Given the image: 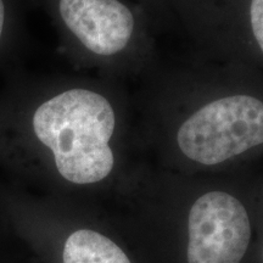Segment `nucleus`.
I'll return each mask as SVG.
<instances>
[{
	"label": "nucleus",
	"mask_w": 263,
	"mask_h": 263,
	"mask_svg": "<svg viewBox=\"0 0 263 263\" xmlns=\"http://www.w3.org/2000/svg\"><path fill=\"white\" fill-rule=\"evenodd\" d=\"M138 82L134 143L201 168L263 151L262 72L194 52L186 60L159 61Z\"/></svg>",
	"instance_id": "f257e3e1"
},
{
	"label": "nucleus",
	"mask_w": 263,
	"mask_h": 263,
	"mask_svg": "<svg viewBox=\"0 0 263 263\" xmlns=\"http://www.w3.org/2000/svg\"><path fill=\"white\" fill-rule=\"evenodd\" d=\"M32 124L62 178L80 185L103 182L116 167L117 147L134 141L132 95L68 88L39 105Z\"/></svg>",
	"instance_id": "f03ea898"
},
{
	"label": "nucleus",
	"mask_w": 263,
	"mask_h": 263,
	"mask_svg": "<svg viewBox=\"0 0 263 263\" xmlns=\"http://www.w3.org/2000/svg\"><path fill=\"white\" fill-rule=\"evenodd\" d=\"M65 27L116 76L139 81L160 61L149 25L121 0H59Z\"/></svg>",
	"instance_id": "7ed1b4c3"
},
{
	"label": "nucleus",
	"mask_w": 263,
	"mask_h": 263,
	"mask_svg": "<svg viewBox=\"0 0 263 263\" xmlns=\"http://www.w3.org/2000/svg\"><path fill=\"white\" fill-rule=\"evenodd\" d=\"M179 16L195 54L263 73V0L184 4Z\"/></svg>",
	"instance_id": "20e7f679"
},
{
	"label": "nucleus",
	"mask_w": 263,
	"mask_h": 263,
	"mask_svg": "<svg viewBox=\"0 0 263 263\" xmlns=\"http://www.w3.org/2000/svg\"><path fill=\"white\" fill-rule=\"evenodd\" d=\"M188 263H240L251 240L248 207L235 194L209 189L190 203Z\"/></svg>",
	"instance_id": "39448f33"
},
{
	"label": "nucleus",
	"mask_w": 263,
	"mask_h": 263,
	"mask_svg": "<svg viewBox=\"0 0 263 263\" xmlns=\"http://www.w3.org/2000/svg\"><path fill=\"white\" fill-rule=\"evenodd\" d=\"M64 263H130L112 240L89 229L72 233L65 242Z\"/></svg>",
	"instance_id": "423d86ee"
},
{
	"label": "nucleus",
	"mask_w": 263,
	"mask_h": 263,
	"mask_svg": "<svg viewBox=\"0 0 263 263\" xmlns=\"http://www.w3.org/2000/svg\"><path fill=\"white\" fill-rule=\"evenodd\" d=\"M3 25H4V5H3V2L0 0V35H2L3 32Z\"/></svg>",
	"instance_id": "0eeeda50"
},
{
	"label": "nucleus",
	"mask_w": 263,
	"mask_h": 263,
	"mask_svg": "<svg viewBox=\"0 0 263 263\" xmlns=\"http://www.w3.org/2000/svg\"><path fill=\"white\" fill-rule=\"evenodd\" d=\"M262 263H263V251H262Z\"/></svg>",
	"instance_id": "6e6552de"
}]
</instances>
